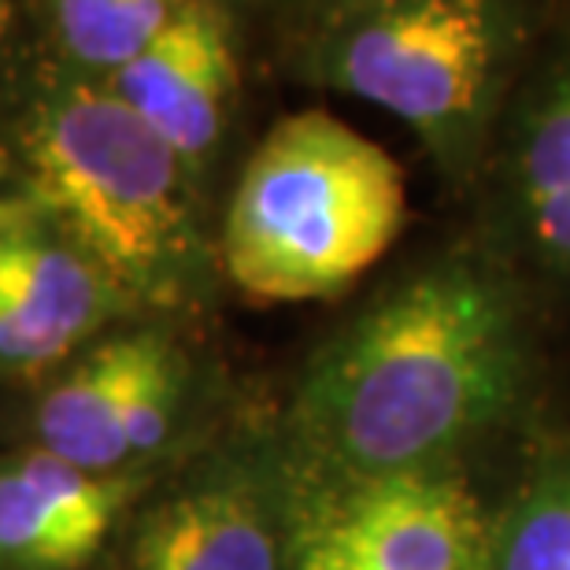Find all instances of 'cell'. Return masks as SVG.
I'll return each mask as SVG.
<instances>
[{"label":"cell","mask_w":570,"mask_h":570,"mask_svg":"<svg viewBox=\"0 0 570 570\" xmlns=\"http://www.w3.org/2000/svg\"><path fill=\"white\" fill-rule=\"evenodd\" d=\"M189 11V0H38L19 4L16 63L60 82L108 86Z\"/></svg>","instance_id":"obj_12"},{"label":"cell","mask_w":570,"mask_h":570,"mask_svg":"<svg viewBox=\"0 0 570 570\" xmlns=\"http://www.w3.org/2000/svg\"><path fill=\"white\" fill-rule=\"evenodd\" d=\"M0 197L56 226L141 312L204 323L223 301L219 212L105 86L11 63L0 94Z\"/></svg>","instance_id":"obj_2"},{"label":"cell","mask_w":570,"mask_h":570,"mask_svg":"<svg viewBox=\"0 0 570 570\" xmlns=\"http://www.w3.org/2000/svg\"><path fill=\"white\" fill-rule=\"evenodd\" d=\"M164 471L94 474L27 444H4L0 570H97Z\"/></svg>","instance_id":"obj_10"},{"label":"cell","mask_w":570,"mask_h":570,"mask_svg":"<svg viewBox=\"0 0 570 570\" xmlns=\"http://www.w3.org/2000/svg\"><path fill=\"white\" fill-rule=\"evenodd\" d=\"M245 27L248 8L189 0L178 27L105 86L170 148L208 200L245 97Z\"/></svg>","instance_id":"obj_8"},{"label":"cell","mask_w":570,"mask_h":570,"mask_svg":"<svg viewBox=\"0 0 570 570\" xmlns=\"http://www.w3.org/2000/svg\"><path fill=\"white\" fill-rule=\"evenodd\" d=\"M97 570H289L278 415L234 407L156 478Z\"/></svg>","instance_id":"obj_6"},{"label":"cell","mask_w":570,"mask_h":570,"mask_svg":"<svg viewBox=\"0 0 570 570\" xmlns=\"http://www.w3.org/2000/svg\"><path fill=\"white\" fill-rule=\"evenodd\" d=\"M289 570H360L345 560H337L334 552L318 549V544L296 538L293 527H289Z\"/></svg>","instance_id":"obj_14"},{"label":"cell","mask_w":570,"mask_h":570,"mask_svg":"<svg viewBox=\"0 0 570 570\" xmlns=\"http://www.w3.org/2000/svg\"><path fill=\"white\" fill-rule=\"evenodd\" d=\"M141 307L30 208L0 215V396H16Z\"/></svg>","instance_id":"obj_9"},{"label":"cell","mask_w":570,"mask_h":570,"mask_svg":"<svg viewBox=\"0 0 570 570\" xmlns=\"http://www.w3.org/2000/svg\"><path fill=\"white\" fill-rule=\"evenodd\" d=\"M8 208H16V200H8V197H0V215H4Z\"/></svg>","instance_id":"obj_16"},{"label":"cell","mask_w":570,"mask_h":570,"mask_svg":"<svg viewBox=\"0 0 570 570\" xmlns=\"http://www.w3.org/2000/svg\"><path fill=\"white\" fill-rule=\"evenodd\" d=\"M485 570H570V444L544 455L493 519Z\"/></svg>","instance_id":"obj_13"},{"label":"cell","mask_w":570,"mask_h":570,"mask_svg":"<svg viewBox=\"0 0 570 570\" xmlns=\"http://www.w3.org/2000/svg\"><path fill=\"white\" fill-rule=\"evenodd\" d=\"M404 226L401 164L334 111H289L245 153L219 208L223 285L253 304L337 301Z\"/></svg>","instance_id":"obj_4"},{"label":"cell","mask_w":570,"mask_h":570,"mask_svg":"<svg viewBox=\"0 0 570 570\" xmlns=\"http://www.w3.org/2000/svg\"><path fill=\"white\" fill-rule=\"evenodd\" d=\"M200 326L153 312L108 326L49 379L8 396V444L94 474L178 463L234 412Z\"/></svg>","instance_id":"obj_5"},{"label":"cell","mask_w":570,"mask_h":570,"mask_svg":"<svg viewBox=\"0 0 570 570\" xmlns=\"http://www.w3.org/2000/svg\"><path fill=\"white\" fill-rule=\"evenodd\" d=\"M497 141L511 242L538 271L570 282V45L519 78Z\"/></svg>","instance_id":"obj_11"},{"label":"cell","mask_w":570,"mask_h":570,"mask_svg":"<svg viewBox=\"0 0 570 570\" xmlns=\"http://www.w3.org/2000/svg\"><path fill=\"white\" fill-rule=\"evenodd\" d=\"M289 527L360 570H485L493 544V519L455 466L330 478L289 455Z\"/></svg>","instance_id":"obj_7"},{"label":"cell","mask_w":570,"mask_h":570,"mask_svg":"<svg viewBox=\"0 0 570 570\" xmlns=\"http://www.w3.org/2000/svg\"><path fill=\"white\" fill-rule=\"evenodd\" d=\"M16 27H19V4L0 0V94L8 86L11 63H16Z\"/></svg>","instance_id":"obj_15"},{"label":"cell","mask_w":570,"mask_h":570,"mask_svg":"<svg viewBox=\"0 0 570 570\" xmlns=\"http://www.w3.org/2000/svg\"><path fill=\"white\" fill-rule=\"evenodd\" d=\"M533 326L504 259L441 248L393 271L307 352L278 430L330 478L444 471L527 401Z\"/></svg>","instance_id":"obj_1"},{"label":"cell","mask_w":570,"mask_h":570,"mask_svg":"<svg viewBox=\"0 0 570 570\" xmlns=\"http://www.w3.org/2000/svg\"><path fill=\"white\" fill-rule=\"evenodd\" d=\"M267 22L285 78L382 108L452 181L497 148L538 27L504 0H318Z\"/></svg>","instance_id":"obj_3"}]
</instances>
